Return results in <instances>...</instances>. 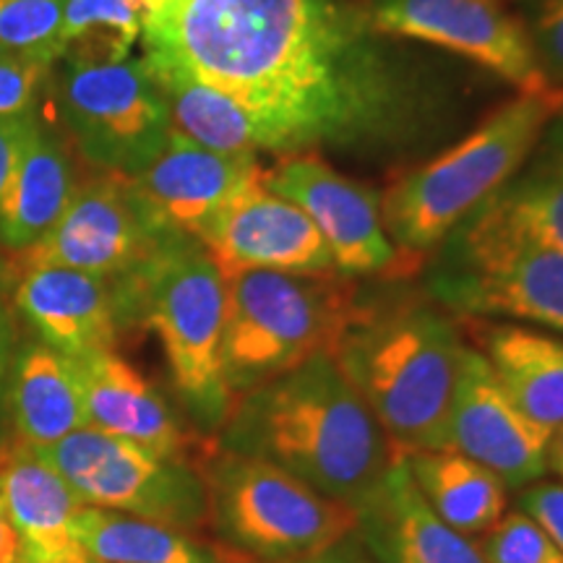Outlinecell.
Instances as JSON below:
<instances>
[{"mask_svg":"<svg viewBox=\"0 0 563 563\" xmlns=\"http://www.w3.org/2000/svg\"><path fill=\"white\" fill-rule=\"evenodd\" d=\"M355 0H167L144 58L241 104L262 152L361 146L405 129L412 87Z\"/></svg>","mask_w":563,"mask_h":563,"instance_id":"obj_1","label":"cell"},{"mask_svg":"<svg viewBox=\"0 0 563 563\" xmlns=\"http://www.w3.org/2000/svg\"><path fill=\"white\" fill-rule=\"evenodd\" d=\"M220 446L277 464L355 514L399 456L332 355L235 397Z\"/></svg>","mask_w":563,"mask_h":563,"instance_id":"obj_2","label":"cell"},{"mask_svg":"<svg viewBox=\"0 0 563 563\" xmlns=\"http://www.w3.org/2000/svg\"><path fill=\"white\" fill-rule=\"evenodd\" d=\"M464 347L452 316L397 295L363 300L332 357L399 454L446 452Z\"/></svg>","mask_w":563,"mask_h":563,"instance_id":"obj_3","label":"cell"},{"mask_svg":"<svg viewBox=\"0 0 563 563\" xmlns=\"http://www.w3.org/2000/svg\"><path fill=\"white\" fill-rule=\"evenodd\" d=\"M559 110H563V87L519 91L460 144L399 175L386 188L382 220L399 253L402 274L418 269L428 253L501 191Z\"/></svg>","mask_w":563,"mask_h":563,"instance_id":"obj_4","label":"cell"},{"mask_svg":"<svg viewBox=\"0 0 563 563\" xmlns=\"http://www.w3.org/2000/svg\"><path fill=\"white\" fill-rule=\"evenodd\" d=\"M118 323L152 329L175 394L207 431L224 426L235 394L224 382V277L188 235L173 238L136 272L112 282Z\"/></svg>","mask_w":563,"mask_h":563,"instance_id":"obj_5","label":"cell"},{"mask_svg":"<svg viewBox=\"0 0 563 563\" xmlns=\"http://www.w3.org/2000/svg\"><path fill=\"white\" fill-rule=\"evenodd\" d=\"M224 277V382L235 397L316 355H332L361 311L340 272L243 269Z\"/></svg>","mask_w":563,"mask_h":563,"instance_id":"obj_6","label":"cell"},{"mask_svg":"<svg viewBox=\"0 0 563 563\" xmlns=\"http://www.w3.org/2000/svg\"><path fill=\"white\" fill-rule=\"evenodd\" d=\"M209 522L245 561L290 563L350 540L357 514L277 467L220 446L203 460Z\"/></svg>","mask_w":563,"mask_h":563,"instance_id":"obj_7","label":"cell"},{"mask_svg":"<svg viewBox=\"0 0 563 563\" xmlns=\"http://www.w3.org/2000/svg\"><path fill=\"white\" fill-rule=\"evenodd\" d=\"M428 290L467 316H504L563 334V253L532 241L488 201L439 245Z\"/></svg>","mask_w":563,"mask_h":563,"instance_id":"obj_8","label":"cell"},{"mask_svg":"<svg viewBox=\"0 0 563 563\" xmlns=\"http://www.w3.org/2000/svg\"><path fill=\"white\" fill-rule=\"evenodd\" d=\"M84 506L131 514L196 532L209 522V493L201 467L170 460L115 435L81 431L37 449Z\"/></svg>","mask_w":563,"mask_h":563,"instance_id":"obj_9","label":"cell"},{"mask_svg":"<svg viewBox=\"0 0 563 563\" xmlns=\"http://www.w3.org/2000/svg\"><path fill=\"white\" fill-rule=\"evenodd\" d=\"M53 100L76 152L97 170L136 175L170 136L165 97L141 58L66 66Z\"/></svg>","mask_w":563,"mask_h":563,"instance_id":"obj_10","label":"cell"},{"mask_svg":"<svg viewBox=\"0 0 563 563\" xmlns=\"http://www.w3.org/2000/svg\"><path fill=\"white\" fill-rule=\"evenodd\" d=\"M178 235L146 209L131 175L95 167L81 178L53 230L30 249L16 251L13 266H68L115 282L136 272Z\"/></svg>","mask_w":563,"mask_h":563,"instance_id":"obj_11","label":"cell"},{"mask_svg":"<svg viewBox=\"0 0 563 563\" xmlns=\"http://www.w3.org/2000/svg\"><path fill=\"white\" fill-rule=\"evenodd\" d=\"M264 186L306 211L344 277H402L378 196L336 173L319 152L282 154L272 170H264Z\"/></svg>","mask_w":563,"mask_h":563,"instance_id":"obj_12","label":"cell"},{"mask_svg":"<svg viewBox=\"0 0 563 563\" xmlns=\"http://www.w3.org/2000/svg\"><path fill=\"white\" fill-rule=\"evenodd\" d=\"M365 16L384 37L443 47L493 70L519 91H545L530 34L498 0H365Z\"/></svg>","mask_w":563,"mask_h":563,"instance_id":"obj_13","label":"cell"},{"mask_svg":"<svg viewBox=\"0 0 563 563\" xmlns=\"http://www.w3.org/2000/svg\"><path fill=\"white\" fill-rule=\"evenodd\" d=\"M551 435L511 402L483 352L467 344L449 410L446 452L464 454L506 488L522 490L545 477Z\"/></svg>","mask_w":563,"mask_h":563,"instance_id":"obj_14","label":"cell"},{"mask_svg":"<svg viewBox=\"0 0 563 563\" xmlns=\"http://www.w3.org/2000/svg\"><path fill=\"white\" fill-rule=\"evenodd\" d=\"M196 241L222 274L243 269L336 272L316 224L300 207L269 191L264 175L230 199Z\"/></svg>","mask_w":563,"mask_h":563,"instance_id":"obj_15","label":"cell"},{"mask_svg":"<svg viewBox=\"0 0 563 563\" xmlns=\"http://www.w3.org/2000/svg\"><path fill=\"white\" fill-rule=\"evenodd\" d=\"M262 175L258 154L209 152L170 133L157 157L131 180L159 224L196 241L230 199Z\"/></svg>","mask_w":563,"mask_h":563,"instance_id":"obj_16","label":"cell"},{"mask_svg":"<svg viewBox=\"0 0 563 563\" xmlns=\"http://www.w3.org/2000/svg\"><path fill=\"white\" fill-rule=\"evenodd\" d=\"M74 361L87 428L139 443L170 460L191 462L194 441L167 399L144 373L112 350L87 352Z\"/></svg>","mask_w":563,"mask_h":563,"instance_id":"obj_17","label":"cell"},{"mask_svg":"<svg viewBox=\"0 0 563 563\" xmlns=\"http://www.w3.org/2000/svg\"><path fill=\"white\" fill-rule=\"evenodd\" d=\"M81 506L30 443L16 439L0 449V511L24 545V563H89L76 540Z\"/></svg>","mask_w":563,"mask_h":563,"instance_id":"obj_18","label":"cell"},{"mask_svg":"<svg viewBox=\"0 0 563 563\" xmlns=\"http://www.w3.org/2000/svg\"><path fill=\"white\" fill-rule=\"evenodd\" d=\"M355 534L378 563H488L473 538L452 530L428 506L402 454L357 511Z\"/></svg>","mask_w":563,"mask_h":563,"instance_id":"obj_19","label":"cell"},{"mask_svg":"<svg viewBox=\"0 0 563 563\" xmlns=\"http://www.w3.org/2000/svg\"><path fill=\"white\" fill-rule=\"evenodd\" d=\"M19 274L16 306L42 342L68 357L115 347L121 323L110 279L68 266H30Z\"/></svg>","mask_w":563,"mask_h":563,"instance_id":"obj_20","label":"cell"},{"mask_svg":"<svg viewBox=\"0 0 563 563\" xmlns=\"http://www.w3.org/2000/svg\"><path fill=\"white\" fill-rule=\"evenodd\" d=\"M79 183L70 146L40 121L0 203V243L21 251L45 238L68 209Z\"/></svg>","mask_w":563,"mask_h":563,"instance_id":"obj_21","label":"cell"},{"mask_svg":"<svg viewBox=\"0 0 563 563\" xmlns=\"http://www.w3.org/2000/svg\"><path fill=\"white\" fill-rule=\"evenodd\" d=\"M483 355L514 405L545 431L563 426V336L519 323L481 329Z\"/></svg>","mask_w":563,"mask_h":563,"instance_id":"obj_22","label":"cell"},{"mask_svg":"<svg viewBox=\"0 0 563 563\" xmlns=\"http://www.w3.org/2000/svg\"><path fill=\"white\" fill-rule=\"evenodd\" d=\"M11 415L19 441L34 449L87 428L74 361L45 342L30 344L13 371Z\"/></svg>","mask_w":563,"mask_h":563,"instance_id":"obj_23","label":"cell"},{"mask_svg":"<svg viewBox=\"0 0 563 563\" xmlns=\"http://www.w3.org/2000/svg\"><path fill=\"white\" fill-rule=\"evenodd\" d=\"M76 540L97 563H249L196 532L97 506H81Z\"/></svg>","mask_w":563,"mask_h":563,"instance_id":"obj_24","label":"cell"},{"mask_svg":"<svg viewBox=\"0 0 563 563\" xmlns=\"http://www.w3.org/2000/svg\"><path fill=\"white\" fill-rule=\"evenodd\" d=\"M415 485L428 506L452 530L485 534L506 514V485L483 464L456 452L402 454Z\"/></svg>","mask_w":563,"mask_h":563,"instance_id":"obj_25","label":"cell"},{"mask_svg":"<svg viewBox=\"0 0 563 563\" xmlns=\"http://www.w3.org/2000/svg\"><path fill=\"white\" fill-rule=\"evenodd\" d=\"M165 97L170 133L201 150L220 154H258L262 141L251 118L222 91L167 60L141 58Z\"/></svg>","mask_w":563,"mask_h":563,"instance_id":"obj_26","label":"cell"},{"mask_svg":"<svg viewBox=\"0 0 563 563\" xmlns=\"http://www.w3.org/2000/svg\"><path fill=\"white\" fill-rule=\"evenodd\" d=\"M488 203L527 238L563 253V110L548 121L519 173Z\"/></svg>","mask_w":563,"mask_h":563,"instance_id":"obj_27","label":"cell"},{"mask_svg":"<svg viewBox=\"0 0 563 563\" xmlns=\"http://www.w3.org/2000/svg\"><path fill=\"white\" fill-rule=\"evenodd\" d=\"M144 19L136 0H63L58 60L66 66H104L131 58Z\"/></svg>","mask_w":563,"mask_h":563,"instance_id":"obj_28","label":"cell"},{"mask_svg":"<svg viewBox=\"0 0 563 563\" xmlns=\"http://www.w3.org/2000/svg\"><path fill=\"white\" fill-rule=\"evenodd\" d=\"M63 0H0V60L58 63Z\"/></svg>","mask_w":563,"mask_h":563,"instance_id":"obj_29","label":"cell"},{"mask_svg":"<svg viewBox=\"0 0 563 563\" xmlns=\"http://www.w3.org/2000/svg\"><path fill=\"white\" fill-rule=\"evenodd\" d=\"M477 545L488 563H563L561 548L519 509L506 511Z\"/></svg>","mask_w":563,"mask_h":563,"instance_id":"obj_30","label":"cell"},{"mask_svg":"<svg viewBox=\"0 0 563 563\" xmlns=\"http://www.w3.org/2000/svg\"><path fill=\"white\" fill-rule=\"evenodd\" d=\"M51 58L0 60V115L40 110V95L53 81Z\"/></svg>","mask_w":563,"mask_h":563,"instance_id":"obj_31","label":"cell"},{"mask_svg":"<svg viewBox=\"0 0 563 563\" xmlns=\"http://www.w3.org/2000/svg\"><path fill=\"white\" fill-rule=\"evenodd\" d=\"M530 42L553 87H563V0H534Z\"/></svg>","mask_w":563,"mask_h":563,"instance_id":"obj_32","label":"cell"},{"mask_svg":"<svg viewBox=\"0 0 563 563\" xmlns=\"http://www.w3.org/2000/svg\"><path fill=\"white\" fill-rule=\"evenodd\" d=\"M517 509L527 514L563 553V485L538 481L519 490Z\"/></svg>","mask_w":563,"mask_h":563,"instance_id":"obj_33","label":"cell"},{"mask_svg":"<svg viewBox=\"0 0 563 563\" xmlns=\"http://www.w3.org/2000/svg\"><path fill=\"white\" fill-rule=\"evenodd\" d=\"M37 125L40 110L24 112V115H0V203H3L13 170H16L21 154H24Z\"/></svg>","mask_w":563,"mask_h":563,"instance_id":"obj_34","label":"cell"},{"mask_svg":"<svg viewBox=\"0 0 563 563\" xmlns=\"http://www.w3.org/2000/svg\"><path fill=\"white\" fill-rule=\"evenodd\" d=\"M0 563H24V545L0 511Z\"/></svg>","mask_w":563,"mask_h":563,"instance_id":"obj_35","label":"cell"},{"mask_svg":"<svg viewBox=\"0 0 563 563\" xmlns=\"http://www.w3.org/2000/svg\"><path fill=\"white\" fill-rule=\"evenodd\" d=\"M290 563H368V561L363 559L355 545H350V540H344V543L329 548V551L308 555V559H300V561H290Z\"/></svg>","mask_w":563,"mask_h":563,"instance_id":"obj_36","label":"cell"},{"mask_svg":"<svg viewBox=\"0 0 563 563\" xmlns=\"http://www.w3.org/2000/svg\"><path fill=\"white\" fill-rule=\"evenodd\" d=\"M548 470H553L563 485V426L555 428L548 443Z\"/></svg>","mask_w":563,"mask_h":563,"instance_id":"obj_37","label":"cell"},{"mask_svg":"<svg viewBox=\"0 0 563 563\" xmlns=\"http://www.w3.org/2000/svg\"><path fill=\"white\" fill-rule=\"evenodd\" d=\"M136 3L141 5V11H144V16H152L154 11H159L162 5L167 3V0H136ZM146 21V19H144Z\"/></svg>","mask_w":563,"mask_h":563,"instance_id":"obj_38","label":"cell"},{"mask_svg":"<svg viewBox=\"0 0 563 563\" xmlns=\"http://www.w3.org/2000/svg\"><path fill=\"white\" fill-rule=\"evenodd\" d=\"M0 376H3V344H0Z\"/></svg>","mask_w":563,"mask_h":563,"instance_id":"obj_39","label":"cell"},{"mask_svg":"<svg viewBox=\"0 0 563 563\" xmlns=\"http://www.w3.org/2000/svg\"><path fill=\"white\" fill-rule=\"evenodd\" d=\"M0 277H3V264H0Z\"/></svg>","mask_w":563,"mask_h":563,"instance_id":"obj_40","label":"cell"},{"mask_svg":"<svg viewBox=\"0 0 563 563\" xmlns=\"http://www.w3.org/2000/svg\"><path fill=\"white\" fill-rule=\"evenodd\" d=\"M89 563H97V561H89Z\"/></svg>","mask_w":563,"mask_h":563,"instance_id":"obj_41","label":"cell"}]
</instances>
